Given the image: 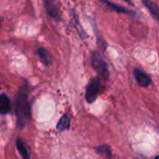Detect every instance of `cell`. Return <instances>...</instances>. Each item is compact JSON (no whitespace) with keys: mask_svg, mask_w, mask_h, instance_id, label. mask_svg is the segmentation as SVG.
<instances>
[{"mask_svg":"<svg viewBox=\"0 0 159 159\" xmlns=\"http://www.w3.org/2000/svg\"><path fill=\"white\" fill-rule=\"evenodd\" d=\"M28 89L22 85L19 90L15 103V113L17 116V126L20 129H23L31 117V107L28 100Z\"/></svg>","mask_w":159,"mask_h":159,"instance_id":"1","label":"cell"},{"mask_svg":"<svg viewBox=\"0 0 159 159\" xmlns=\"http://www.w3.org/2000/svg\"><path fill=\"white\" fill-rule=\"evenodd\" d=\"M91 65L94 70L104 79L109 78V70L108 64L102 58V56L98 51H93L91 53Z\"/></svg>","mask_w":159,"mask_h":159,"instance_id":"2","label":"cell"},{"mask_svg":"<svg viewBox=\"0 0 159 159\" xmlns=\"http://www.w3.org/2000/svg\"><path fill=\"white\" fill-rule=\"evenodd\" d=\"M102 90V83H101V80L99 77H95V78H92L88 86H87V89H86V101L89 102V103H92L94 102L97 98H98V95L100 94Z\"/></svg>","mask_w":159,"mask_h":159,"instance_id":"3","label":"cell"},{"mask_svg":"<svg viewBox=\"0 0 159 159\" xmlns=\"http://www.w3.org/2000/svg\"><path fill=\"white\" fill-rule=\"evenodd\" d=\"M44 4L50 17H52L56 20H61V13L55 0H44Z\"/></svg>","mask_w":159,"mask_h":159,"instance_id":"4","label":"cell"},{"mask_svg":"<svg viewBox=\"0 0 159 159\" xmlns=\"http://www.w3.org/2000/svg\"><path fill=\"white\" fill-rule=\"evenodd\" d=\"M133 74H134L135 80H136V82L138 83L139 86L146 88L152 83V79L150 78V76L146 73L143 72L142 70L136 68V69H134Z\"/></svg>","mask_w":159,"mask_h":159,"instance_id":"5","label":"cell"},{"mask_svg":"<svg viewBox=\"0 0 159 159\" xmlns=\"http://www.w3.org/2000/svg\"><path fill=\"white\" fill-rule=\"evenodd\" d=\"M11 110V102L7 94H0V114L6 115Z\"/></svg>","mask_w":159,"mask_h":159,"instance_id":"6","label":"cell"},{"mask_svg":"<svg viewBox=\"0 0 159 159\" xmlns=\"http://www.w3.org/2000/svg\"><path fill=\"white\" fill-rule=\"evenodd\" d=\"M36 54L38 56V58L40 59V61H42V63L46 66H48L49 64H51L52 62V58L50 56V54L48 52V50H46L43 48H39L36 50Z\"/></svg>","mask_w":159,"mask_h":159,"instance_id":"7","label":"cell"},{"mask_svg":"<svg viewBox=\"0 0 159 159\" xmlns=\"http://www.w3.org/2000/svg\"><path fill=\"white\" fill-rule=\"evenodd\" d=\"M70 125H71V117H70V116L69 115H64L59 120V122L57 124V129L60 132L65 131L70 128Z\"/></svg>","mask_w":159,"mask_h":159,"instance_id":"8","label":"cell"},{"mask_svg":"<svg viewBox=\"0 0 159 159\" xmlns=\"http://www.w3.org/2000/svg\"><path fill=\"white\" fill-rule=\"evenodd\" d=\"M102 2H104L106 5H108L112 9H114V10L116 11V12L124 13V14H128V15H135V12H133V11H131V10H129V9L124 7H122V6L116 5V4H115V3H113V2H111V1H109V0H102Z\"/></svg>","mask_w":159,"mask_h":159,"instance_id":"9","label":"cell"},{"mask_svg":"<svg viewBox=\"0 0 159 159\" xmlns=\"http://www.w3.org/2000/svg\"><path fill=\"white\" fill-rule=\"evenodd\" d=\"M143 5L149 9V11L159 20V7L150 0H142Z\"/></svg>","mask_w":159,"mask_h":159,"instance_id":"10","label":"cell"},{"mask_svg":"<svg viewBox=\"0 0 159 159\" xmlns=\"http://www.w3.org/2000/svg\"><path fill=\"white\" fill-rule=\"evenodd\" d=\"M16 144H17V148H18V151L20 152V156L25 159H28L30 157V155H29V151L26 147V145L24 144V143L20 140V139H17L16 141Z\"/></svg>","mask_w":159,"mask_h":159,"instance_id":"11","label":"cell"},{"mask_svg":"<svg viewBox=\"0 0 159 159\" xmlns=\"http://www.w3.org/2000/svg\"><path fill=\"white\" fill-rule=\"evenodd\" d=\"M95 149L99 155H102L105 157H112V150H111L110 146H108L107 144L99 145Z\"/></svg>","mask_w":159,"mask_h":159,"instance_id":"12","label":"cell"},{"mask_svg":"<svg viewBox=\"0 0 159 159\" xmlns=\"http://www.w3.org/2000/svg\"><path fill=\"white\" fill-rule=\"evenodd\" d=\"M124 1H126V2H128V3H131V0H124Z\"/></svg>","mask_w":159,"mask_h":159,"instance_id":"13","label":"cell"},{"mask_svg":"<svg viewBox=\"0 0 159 159\" xmlns=\"http://www.w3.org/2000/svg\"><path fill=\"white\" fill-rule=\"evenodd\" d=\"M0 25H1V19H0Z\"/></svg>","mask_w":159,"mask_h":159,"instance_id":"14","label":"cell"}]
</instances>
